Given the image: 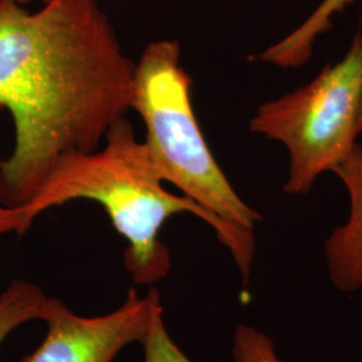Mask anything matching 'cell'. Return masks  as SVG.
Wrapping results in <instances>:
<instances>
[{
	"label": "cell",
	"instance_id": "cell-12",
	"mask_svg": "<svg viewBox=\"0 0 362 362\" xmlns=\"http://www.w3.org/2000/svg\"><path fill=\"white\" fill-rule=\"evenodd\" d=\"M15 1H18V3H21V4L25 6L27 3H30L31 0H15ZM39 1H40V3H45V1H47V0H39Z\"/></svg>",
	"mask_w": 362,
	"mask_h": 362
},
{
	"label": "cell",
	"instance_id": "cell-5",
	"mask_svg": "<svg viewBox=\"0 0 362 362\" xmlns=\"http://www.w3.org/2000/svg\"><path fill=\"white\" fill-rule=\"evenodd\" d=\"M161 305L160 293L130 288L125 302L105 315H78L59 299L49 298L43 322L47 333L38 349L22 362H113L130 344H141Z\"/></svg>",
	"mask_w": 362,
	"mask_h": 362
},
{
	"label": "cell",
	"instance_id": "cell-3",
	"mask_svg": "<svg viewBox=\"0 0 362 362\" xmlns=\"http://www.w3.org/2000/svg\"><path fill=\"white\" fill-rule=\"evenodd\" d=\"M180 59L177 40L158 39L136 62L130 110L143 119L149 157L165 184L233 228L254 233L262 215L236 194L211 152L194 116L192 79Z\"/></svg>",
	"mask_w": 362,
	"mask_h": 362
},
{
	"label": "cell",
	"instance_id": "cell-10",
	"mask_svg": "<svg viewBox=\"0 0 362 362\" xmlns=\"http://www.w3.org/2000/svg\"><path fill=\"white\" fill-rule=\"evenodd\" d=\"M233 358L235 362H284L272 338L246 324L239 325L233 333Z\"/></svg>",
	"mask_w": 362,
	"mask_h": 362
},
{
	"label": "cell",
	"instance_id": "cell-4",
	"mask_svg": "<svg viewBox=\"0 0 362 362\" xmlns=\"http://www.w3.org/2000/svg\"><path fill=\"white\" fill-rule=\"evenodd\" d=\"M362 39L325 66L309 83L260 105L250 121L257 134L282 144L288 153L286 194H310L315 181L351 153L360 136Z\"/></svg>",
	"mask_w": 362,
	"mask_h": 362
},
{
	"label": "cell",
	"instance_id": "cell-9",
	"mask_svg": "<svg viewBox=\"0 0 362 362\" xmlns=\"http://www.w3.org/2000/svg\"><path fill=\"white\" fill-rule=\"evenodd\" d=\"M143 362H194L177 346L164 321L163 305L156 309L146 336L141 341Z\"/></svg>",
	"mask_w": 362,
	"mask_h": 362
},
{
	"label": "cell",
	"instance_id": "cell-11",
	"mask_svg": "<svg viewBox=\"0 0 362 362\" xmlns=\"http://www.w3.org/2000/svg\"><path fill=\"white\" fill-rule=\"evenodd\" d=\"M33 221L28 219L26 211L22 207H7L0 204V239L6 235L26 233Z\"/></svg>",
	"mask_w": 362,
	"mask_h": 362
},
{
	"label": "cell",
	"instance_id": "cell-7",
	"mask_svg": "<svg viewBox=\"0 0 362 362\" xmlns=\"http://www.w3.org/2000/svg\"><path fill=\"white\" fill-rule=\"evenodd\" d=\"M354 0H322L306 21L287 37L259 54L262 62L281 69H297L310 61L315 40L333 27L337 13Z\"/></svg>",
	"mask_w": 362,
	"mask_h": 362
},
{
	"label": "cell",
	"instance_id": "cell-6",
	"mask_svg": "<svg viewBox=\"0 0 362 362\" xmlns=\"http://www.w3.org/2000/svg\"><path fill=\"white\" fill-rule=\"evenodd\" d=\"M333 173L349 194V218L326 239L325 258L332 284L350 294L362 288V144H356Z\"/></svg>",
	"mask_w": 362,
	"mask_h": 362
},
{
	"label": "cell",
	"instance_id": "cell-8",
	"mask_svg": "<svg viewBox=\"0 0 362 362\" xmlns=\"http://www.w3.org/2000/svg\"><path fill=\"white\" fill-rule=\"evenodd\" d=\"M49 298L40 286L25 279L7 286L0 294V348L22 325L43 320Z\"/></svg>",
	"mask_w": 362,
	"mask_h": 362
},
{
	"label": "cell",
	"instance_id": "cell-13",
	"mask_svg": "<svg viewBox=\"0 0 362 362\" xmlns=\"http://www.w3.org/2000/svg\"><path fill=\"white\" fill-rule=\"evenodd\" d=\"M362 39V34H361ZM360 134H362V112H361V118H360Z\"/></svg>",
	"mask_w": 362,
	"mask_h": 362
},
{
	"label": "cell",
	"instance_id": "cell-1",
	"mask_svg": "<svg viewBox=\"0 0 362 362\" xmlns=\"http://www.w3.org/2000/svg\"><path fill=\"white\" fill-rule=\"evenodd\" d=\"M136 62L97 0H0V113L15 143L0 161V204L25 207L55 164L94 152L130 110Z\"/></svg>",
	"mask_w": 362,
	"mask_h": 362
},
{
	"label": "cell",
	"instance_id": "cell-2",
	"mask_svg": "<svg viewBox=\"0 0 362 362\" xmlns=\"http://www.w3.org/2000/svg\"><path fill=\"white\" fill-rule=\"evenodd\" d=\"M164 184L145 144L124 117L107 130L97 151L64 156L38 194L22 208L34 223L45 211L69 202L98 203L127 240L124 266L133 282L148 286L167 278L170 270L168 247L160 239L164 223L173 215L192 214L215 230L247 282L255 257L254 233L233 228L187 196L169 192Z\"/></svg>",
	"mask_w": 362,
	"mask_h": 362
}]
</instances>
